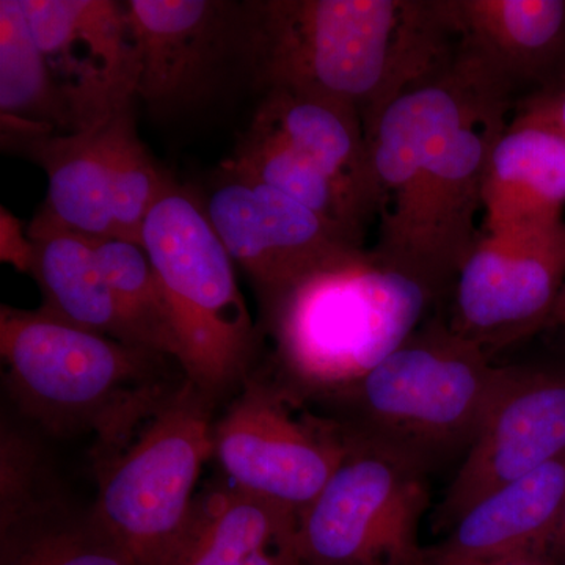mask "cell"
<instances>
[{"label":"cell","mask_w":565,"mask_h":565,"mask_svg":"<svg viewBox=\"0 0 565 565\" xmlns=\"http://www.w3.org/2000/svg\"><path fill=\"white\" fill-rule=\"evenodd\" d=\"M141 50L139 96L154 109L196 104L233 61L252 74L250 2L128 0Z\"/></svg>","instance_id":"14"},{"label":"cell","mask_w":565,"mask_h":565,"mask_svg":"<svg viewBox=\"0 0 565 565\" xmlns=\"http://www.w3.org/2000/svg\"><path fill=\"white\" fill-rule=\"evenodd\" d=\"M215 404L185 379L122 451L95 467L93 514L140 565H161L188 519L214 459Z\"/></svg>","instance_id":"7"},{"label":"cell","mask_w":565,"mask_h":565,"mask_svg":"<svg viewBox=\"0 0 565 565\" xmlns=\"http://www.w3.org/2000/svg\"><path fill=\"white\" fill-rule=\"evenodd\" d=\"M343 434L255 371L214 423V460L225 481L302 515L345 456Z\"/></svg>","instance_id":"9"},{"label":"cell","mask_w":565,"mask_h":565,"mask_svg":"<svg viewBox=\"0 0 565 565\" xmlns=\"http://www.w3.org/2000/svg\"><path fill=\"white\" fill-rule=\"evenodd\" d=\"M0 115L73 134L68 109L20 0H0Z\"/></svg>","instance_id":"25"},{"label":"cell","mask_w":565,"mask_h":565,"mask_svg":"<svg viewBox=\"0 0 565 565\" xmlns=\"http://www.w3.org/2000/svg\"><path fill=\"white\" fill-rule=\"evenodd\" d=\"M501 374L503 366L479 345L433 316L371 373L313 411L349 444L430 476L470 451Z\"/></svg>","instance_id":"5"},{"label":"cell","mask_w":565,"mask_h":565,"mask_svg":"<svg viewBox=\"0 0 565 565\" xmlns=\"http://www.w3.org/2000/svg\"><path fill=\"white\" fill-rule=\"evenodd\" d=\"M107 121L87 131L46 134L9 147L43 167L50 182L46 202L28 232L32 239L55 233L77 234L93 241L117 239L106 148Z\"/></svg>","instance_id":"19"},{"label":"cell","mask_w":565,"mask_h":565,"mask_svg":"<svg viewBox=\"0 0 565 565\" xmlns=\"http://www.w3.org/2000/svg\"><path fill=\"white\" fill-rule=\"evenodd\" d=\"M550 556L553 557L557 565H565V505L559 523H557L555 537H553Z\"/></svg>","instance_id":"31"},{"label":"cell","mask_w":565,"mask_h":565,"mask_svg":"<svg viewBox=\"0 0 565 565\" xmlns=\"http://www.w3.org/2000/svg\"><path fill=\"white\" fill-rule=\"evenodd\" d=\"M0 565H140L92 509L73 503L0 531Z\"/></svg>","instance_id":"23"},{"label":"cell","mask_w":565,"mask_h":565,"mask_svg":"<svg viewBox=\"0 0 565 565\" xmlns=\"http://www.w3.org/2000/svg\"><path fill=\"white\" fill-rule=\"evenodd\" d=\"M565 285V221L545 228L481 233L452 286L456 333L492 355L542 329Z\"/></svg>","instance_id":"10"},{"label":"cell","mask_w":565,"mask_h":565,"mask_svg":"<svg viewBox=\"0 0 565 565\" xmlns=\"http://www.w3.org/2000/svg\"><path fill=\"white\" fill-rule=\"evenodd\" d=\"M556 326H565V285L555 305V310H553L552 319H550L548 327Z\"/></svg>","instance_id":"33"},{"label":"cell","mask_w":565,"mask_h":565,"mask_svg":"<svg viewBox=\"0 0 565 565\" xmlns=\"http://www.w3.org/2000/svg\"><path fill=\"white\" fill-rule=\"evenodd\" d=\"M36 430L10 416L0 424V531L71 503Z\"/></svg>","instance_id":"26"},{"label":"cell","mask_w":565,"mask_h":565,"mask_svg":"<svg viewBox=\"0 0 565 565\" xmlns=\"http://www.w3.org/2000/svg\"><path fill=\"white\" fill-rule=\"evenodd\" d=\"M531 96H534V98L548 110L553 120H555L565 132V74L559 81H556L555 84L545 88V90Z\"/></svg>","instance_id":"29"},{"label":"cell","mask_w":565,"mask_h":565,"mask_svg":"<svg viewBox=\"0 0 565 565\" xmlns=\"http://www.w3.org/2000/svg\"><path fill=\"white\" fill-rule=\"evenodd\" d=\"M564 505L565 452L476 501L434 552L479 561L527 552L550 556Z\"/></svg>","instance_id":"18"},{"label":"cell","mask_w":565,"mask_h":565,"mask_svg":"<svg viewBox=\"0 0 565 565\" xmlns=\"http://www.w3.org/2000/svg\"><path fill=\"white\" fill-rule=\"evenodd\" d=\"M345 441V440H344ZM345 456L299 516L305 565H426L419 525L430 508L429 475L345 441Z\"/></svg>","instance_id":"8"},{"label":"cell","mask_w":565,"mask_h":565,"mask_svg":"<svg viewBox=\"0 0 565 565\" xmlns=\"http://www.w3.org/2000/svg\"><path fill=\"white\" fill-rule=\"evenodd\" d=\"M93 243L117 305L126 344L180 364L181 348L172 310L141 245L121 239Z\"/></svg>","instance_id":"24"},{"label":"cell","mask_w":565,"mask_h":565,"mask_svg":"<svg viewBox=\"0 0 565 565\" xmlns=\"http://www.w3.org/2000/svg\"><path fill=\"white\" fill-rule=\"evenodd\" d=\"M222 167L285 193L319 215L345 239L363 247V230L370 217L362 207L310 159L262 122L252 120L233 158Z\"/></svg>","instance_id":"21"},{"label":"cell","mask_w":565,"mask_h":565,"mask_svg":"<svg viewBox=\"0 0 565 565\" xmlns=\"http://www.w3.org/2000/svg\"><path fill=\"white\" fill-rule=\"evenodd\" d=\"M252 120L310 159L352 196L370 221L374 217L366 132L355 107L311 93L270 88Z\"/></svg>","instance_id":"20"},{"label":"cell","mask_w":565,"mask_h":565,"mask_svg":"<svg viewBox=\"0 0 565 565\" xmlns=\"http://www.w3.org/2000/svg\"><path fill=\"white\" fill-rule=\"evenodd\" d=\"M140 245L172 310L185 379L215 403L236 394L255 371L258 330L203 200L172 182L148 214Z\"/></svg>","instance_id":"6"},{"label":"cell","mask_w":565,"mask_h":565,"mask_svg":"<svg viewBox=\"0 0 565 565\" xmlns=\"http://www.w3.org/2000/svg\"><path fill=\"white\" fill-rule=\"evenodd\" d=\"M516 103L455 55L412 82L366 129L373 255L438 299L481 232L487 163Z\"/></svg>","instance_id":"1"},{"label":"cell","mask_w":565,"mask_h":565,"mask_svg":"<svg viewBox=\"0 0 565 565\" xmlns=\"http://www.w3.org/2000/svg\"><path fill=\"white\" fill-rule=\"evenodd\" d=\"M487 565H557L552 556L542 553H515L497 559L486 561Z\"/></svg>","instance_id":"30"},{"label":"cell","mask_w":565,"mask_h":565,"mask_svg":"<svg viewBox=\"0 0 565 565\" xmlns=\"http://www.w3.org/2000/svg\"><path fill=\"white\" fill-rule=\"evenodd\" d=\"M438 296L356 250L297 281L263 311L273 341L266 373L315 408L356 384L426 321Z\"/></svg>","instance_id":"4"},{"label":"cell","mask_w":565,"mask_h":565,"mask_svg":"<svg viewBox=\"0 0 565 565\" xmlns=\"http://www.w3.org/2000/svg\"><path fill=\"white\" fill-rule=\"evenodd\" d=\"M0 353L18 414L52 437L95 434V467L122 451L185 381L170 373L172 359L10 305L0 308Z\"/></svg>","instance_id":"3"},{"label":"cell","mask_w":565,"mask_h":565,"mask_svg":"<svg viewBox=\"0 0 565 565\" xmlns=\"http://www.w3.org/2000/svg\"><path fill=\"white\" fill-rule=\"evenodd\" d=\"M455 52L515 102L565 74V0H437ZM537 92V93H539Z\"/></svg>","instance_id":"15"},{"label":"cell","mask_w":565,"mask_h":565,"mask_svg":"<svg viewBox=\"0 0 565 565\" xmlns=\"http://www.w3.org/2000/svg\"><path fill=\"white\" fill-rule=\"evenodd\" d=\"M299 515L228 482L196 493L161 565H305Z\"/></svg>","instance_id":"17"},{"label":"cell","mask_w":565,"mask_h":565,"mask_svg":"<svg viewBox=\"0 0 565 565\" xmlns=\"http://www.w3.org/2000/svg\"><path fill=\"white\" fill-rule=\"evenodd\" d=\"M426 565H487L486 561L468 559V557L441 555L429 550V561Z\"/></svg>","instance_id":"32"},{"label":"cell","mask_w":565,"mask_h":565,"mask_svg":"<svg viewBox=\"0 0 565 565\" xmlns=\"http://www.w3.org/2000/svg\"><path fill=\"white\" fill-rule=\"evenodd\" d=\"M565 452V367L503 366L500 382L435 523L449 530L486 494Z\"/></svg>","instance_id":"13"},{"label":"cell","mask_w":565,"mask_h":565,"mask_svg":"<svg viewBox=\"0 0 565 565\" xmlns=\"http://www.w3.org/2000/svg\"><path fill=\"white\" fill-rule=\"evenodd\" d=\"M252 79L355 107L364 131L455 50L437 0L250 2Z\"/></svg>","instance_id":"2"},{"label":"cell","mask_w":565,"mask_h":565,"mask_svg":"<svg viewBox=\"0 0 565 565\" xmlns=\"http://www.w3.org/2000/svg\"><path fill=\"white\" fill-rule=\"evenodd\" d=\"M33 241L36 258L32 277L43 294L40 310L126 344L125 329L93 239L55 233Z\"/></svg>","instance_id":"22"},{"label":"cell","mask_w":565,"mask_h":565,"mask_svg":"<svg viewBox=\"0 0 565 565\" xmlns=\"http://www.w3.org/2000/svg\"><path fill=\"white\" fill-rule=\"evenodd\" d=\"M565 132L534 96L516 114L490 152L482 191V230L508 236L564 221Z\"/></svg>","instance_id":"16"},{"label":"cell","mask_w":565,"mask_h":565,"mask_svg":"<svg viewBox=\"0 0 565 565\" xmlns=\"http://www.w3.org/2000/svg\"><path fill=\"white\" fill-rule=\"evenodd\" d=\"M0 244L2 262L11 264L18 273L32 277L36 258L35 241L22 232L21 222L6 207L0 211Z\"/></svg>","instance_id":"28"},{"label":"cell","mask_w":565,"mask_h":565,"mask_svg":"<svg viewBox=\"0 0 565 565\" xmlns=\"http://www.w3.org/2000/svg\"><path fill=\"white\" fill-rule=\"evenodd\" d=\"M203 203L262 311L307 275L363 248L285 193L223 167Z\"/></svg>","instance_id":"12"},{"label":"cell","mask_w":565,"mask_h":565,"mask_svg":"<svg viewBox=\"0 0 565 565\" xmlns=\"http://www.w3.org/2000/svg\"><path fill=\"white\" fill-rule=\"evenodd\" d=\"M106 148L117 239L140 245L148 214L173 181L158 169L137 136L132 107L106 122Z\"/></svg>","instance_id":"27"},{"label":"cell","mask_w":565,"mask_h":565,"mask_svg":"<svg viewBox=\"0 0 565 565\" xmlns=\"http://www.w3.org/2000/svg\"><path fill=\"white\" fill-rule=\"evenodd\" d=\"M68 109L73 134L132 107L141 50L128 2L20 0Z\"/></svg>","instance_id":"11"}]
</instances>
